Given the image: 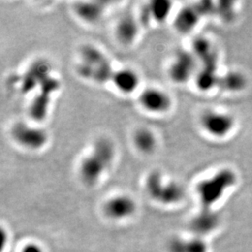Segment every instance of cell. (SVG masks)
<instances>
[{
  "label": "cell",
  "instance_id": "4",
  "mask_svg": "<svg viewBox=\"0 0 252 252\" xmlns=\"http://www.w3.org/2000/svg\"><path fill=\"white\" fill-rule=\"evenodd\" d=\"M145 189L152 199L162 204H175L181 202L185 191L180 184L175 181H165L159 171L149 174L145 181Z\"/></svg>",
  "mask_w": 252,
  "mask_h": 252
},
{
  "label": "cell",
  "instance_id": "2",
  "mask_svg": "<svg viewBox=\"0 0 252 252\" xmlns=\"http://www.w3.org/2000/svg\"><path fill=\"white\" fill-rule=\"evenodd\" d=\"M79 54L78 73L99 84L111 81L114 70L105 53L93 45H86Z\"/></svg>",
  "mask_w": 252,
  "mask_h": 252
},
{
  "label": "cell",
  "instance_id": "3",
  "mask_svg": "<svg viewBox=\"0 0 252 252\" xmlns=\"http://www.w3.org/2000/svg\"><path fill=\"white\" fill-rule=\"evenodd\" d=\"M236 183V174L230 169L227 168L222 169L212 177L201 181L197 185V192L202 208L212 209Z\"/></svg>",
  "mask_w": 252,
  "mask_h": 252
},
{
  "label": "cell",
  "instance_id": "6",
  "mask_svg": "<svg viewBox=\"0 0 252 252\" xmlns=\"http://www.w3.org/2000/svg\"><path fill=\"white\" fill-rule=\"evenodd\" d=\"M138 103L145 112L151 114H162L168 112L172 101L165 91L156 87H149L139 94Z\"/></svg>",
  "mask_w": 252,
  "mask_h": 252
},
{
  "label": "cell",
  "instance_id": "15",
  "mask_svg": "<svg viewBox=\"0 0 252 252\" xmlns=\"http://www.w3.org/2000/svg\"><path fill=\"white\" fill-rule=\"evenodd\" d=\"M193 55L202 63L203 69L217 70V56L209 41L206 38H196L193 42Z\"/></svg>",
  "mask_w": 252,
  "mask_h": 252
},
{
  "label": "cell",
  "instance_id": "13",
  "mask_svg": "<svg viewBox=\"0 0 252 252\" xmlns=\"http://www.w3.org/2000/svg\"><path fill=\"white\" fill-rule=\"evenodd\" d=\"M131 140L135 149L142 155H151L157 150V136L151 129L146 126H140L135 130Z\"/></svg>",
  "mask_w": 252,
  "mask_h": 252
},
{
  "label": "cell",
  "instance_id": "16",
  "mask_svg": "<svg viewBox=\"0 0 252 252\" xmlns=\"http://www.w3.org/2000/svg\"><path fill=\"white\" fill-rule=\"evenodd\" d=\"M201 17L197 5L184 7L176 17L175 27L179 31L187 33L197 26Z\"/></svg>",
  "mask_w": 252,
  "mask_h": 252
},
{
  "label": "cell",
  "instance_id": "12",
  "mask_svg": "<svg viewBox=\"0 0 252 252\" xmlns=\"http://www.w3.org/2000/svg\"><path fill=\"white\" fill-rule=\"evenodd\" d=\"M220 217L212 209L202 208L191 220V229L197 235H204L211 233L218 227Z\"/></svg>",
  "mask_w": 252,
  "mask_h": 252
},
{
  "label": "cell",
  "instance_id": "21",
  "mask_svg": "<svg viewBox=\"0 0 252 252\" xmlns=\"http://www.w3.org/2000/svg\"><path fill=\"white\" fill-rule=\"evenodd\" d=\"M22 252H45L41 246L35 243H29L22 248Z\"/></svg>",
  "mask_w": 252,
  "mask_h": 252
},
{
  "label": "cell",
  "instance_id": "19",
  "mask_svg": "<svg viewBox=\"0 0 252 252\" xmlns=\"http://www.w3.org/2000/svg\"><path fill=\"white\" fill-rule=\"evenodd\" d=\"M247 85V79L242 73L231 71L219 77L217 87L228 92H239Z\"/></svg>",
  "mask_w": 252,
  "mask_h": 252
},
{
  "label": "cell",
  "instance_id": "7",
  "mask_svg": "<svg viewBox=\"0 0 252 252\" xmlns=\"http://www.w3.org/2000/svg\"><path fill=\"white\" fill-rule=\"evenodd\" d=\"M197 58L187 51H179L169 68V76L176 84H185L195 72Z\"/></svg>",
  "mask_w": 252,
  "mask_h": 252
},
{
  "label": "cell",
  "instance_id": "18",
  "mask_svg": "<svg viewBox=\"0 0 252 252\" xmlns=\"http://www.w3.org/2000/svg\"><path fill=\"white\" fill-rule=\"evenodd\" d=\"M172 8V2L167 0H156L150 2L146 7L148 18L158 23H162L167 19Z\"/></svg>",
  "mask_w": 252,
  "mask_h": 252
},
{
  "label": "cell",
  "instance_id": "9",
  "mask_svg": "<svg viewBox=\"0 0 252 252\" xmlns=\"http://www.w3.org/2000/svg\"><path fill=\"white\" fill-rule=\"evenodd\" d=\"M136 202L131 196L119 194L110 197L104 206L105 214L115 220L127 219L136 212Z\"/></svg>",
  "mask_w": 252,
  "mask_h": 252
},
{
  "label": "cell",
  "instance_id": "10",
  "mask_svg": "<svg viewBox=\"0 0 252 252\" xmlns=\"http://www.w3.org/2000/svg\"><path fill=\"white\" fill-rule=\"evenodd\" d=\"M110 83H112L113 87L118 91V93L124 95H130L137 90L140 79L138 73L135 69L124 67L114 70Z\"/></svg>",
  "mask_w": 252,
  "mask_h": 252
},
{
  "label": "cell",
  "instance_id": "11",
  "mask_svg": "<svg viewBox=\"0 0 252 252\" xmlns=\"http://www.w3.org/2000/svg\"><path fill=\"white\" fill-rule=\"evenodd\" d=\"M140 32L137 17L132 13H126L117 22L115 34L118 40L124 45H131L136 40Z\"/></svg>",
  "mask_w": 252,
  "mask_h": 252
},
{
  "label": "cell",
  "instance_id": "1",
  "mask_svg": "<svg viewBox=\"0 0 252 252\" xmlns=\"http://www.w3.org/2000/svg\"><path fill=\"white\" fill-rule=\"evenodd\" d=\"M116 149L110 139L99 138L91 146L89 152L79 163V176L88 186H93L100 181L111 167L115 158Z\"/></svg>",
  "mask_w": 252,
  "mask_h": 252
},
{
  "label": "cell",
  "instance_id": "20",
  "mask_svg": "<svg viewBox=\"0 0 252 252\" xmlns=\"http://www.w3.org/2000/svg\"><path fill=\"white\" fill-rule=\"evenodd\" d=\"M218 79L219 76H217V70L202 68V70L197 74L196 83L200 90L206 92L212 89L215 86H217Z\"/></svg>",
  "mask_w": 252,
  "mask_h": 252
},
{
  "label": "cell",
  "instance_id": "17",
  "mask_svg": "<svg viewBox=\"0 0 252 252\" xmlns=\"http://www.w3.org/2000/svg\"><path fill=\"white\" fill-rule=\"evenodd\" d=\"M168 250L170 252H207L208 248L199 237L191 239L176 238L170 241Z\"/></svg>",
  "mask_w": 252,
  "mask_h": 252
},
{
  "label": "cell",
  "instance_id": "5",
  "mask_svg": "<svg viewBox=\"0 0 252 252\" xmlns=\"http://www.w3.org/2000/svg\"><path fill=\"white\" fill-rule=\"evenodd\" d=\"M10 136L17 145L25 150H40L49 140L48 131L38 124L18 121L12 124Z\"/></svg>",
  "mask_w": 252,
  "mask_h": 252
},
{
  "label": "cell",
  "instance_id": "14",
  "mask_svg": "<svg viewBox=\"0 0 252 252\" xmlns=\"http://www.w3.org/2000/svg\"><path fill=\"white\" fill-rule=\"evenodd\" d=\"M105 2H79L74 7V12L79 19L84 22L94 24L99 22L105 12Z\"/></svg>",
  "mask_w": 252,
  "mask_h": 252
},
{
  "label": "cell",
  "instance_id": "8",
  "mask_svg": "<svg viewBox=\"0 0 252 252\" xmlns=\"http://www.w3.org/2000/svg\"><path fill=\"white\" fill-rule=\"evenodd\" d=\"M201 124L207 133L220 138L232 131L234 126V119L224 113L207 111L201 118Z\"/></svg>",
  "mask_w": 252,
  "mask_h": 252
}]
</instances>
